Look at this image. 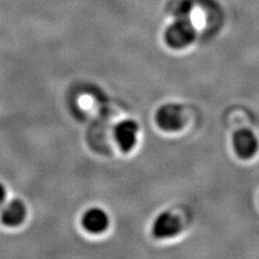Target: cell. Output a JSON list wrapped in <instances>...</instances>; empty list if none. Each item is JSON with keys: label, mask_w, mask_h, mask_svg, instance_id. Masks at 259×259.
<instances>
[{"label": "cell", "mask_w": 259, "mask_h": 259, "mask_svg": "<svg viewBox=\"0 0 259 259\" xmlns=\"http://www.w3.org/2000/svg\"><path fill=\"white\" fill-rule=\"evenodd\" d=\"M156 122L163 131H180L184 125V115L181 106L176 104H166L161 106L156 113Z\"/></svg>", "instance_id": "6da1fadb"}, {"label": "cell", "mask_w": 259, "mask_h": 259, "mask_svg": "<svg viewBox=\"0 0 259 259\" xmlns=\"http://www.w3.org/2000/svg\"><path fill=\"white\" fill-rule=\"evenodd\" d=\"M194 30L188 22L178 21L165 32L166 44L174 49H181L192 42Z\"/></svg>", "instance_id": "7a4b0ae2"}, {"label": "cell", "mask_w": 259, "mask_h": 259, "mask_svg": "<svg viewBox=\"0 0 259 259\" xmlns=\"http://www.w3.org/2000/svg\"><path fill=\"white\" fill-rule=\"evenodd\" d=\"M182 230L180 218L169 212L161 213L152 225V234L157 239H166L176 236Z\"/></svg>", "instance_id": "3957f363"}, {"label": "cell", "mask_w": 259, "mask_h": 259, "mask_svg": "<svg viewBox=\"0 0 259 259\" xmlns=\"http://www.w3.org/2000/svg\"><path fill=\"white\" fill-rule=\"evenodd\" d=\"M233 148L242 159L252 158L258 150V140L256 135L247 128L239 130L233 134Z\"/></svg>", "instance_id": "277c9868"}, {"label": "cell", "mask_w": 259, "mask_h": 259, "mask_svg": "<svg viewBox=\"0 0 259 259\" xmlns=\"http://www.w3.org/2000/svg\"><path fill=\"white\" fill-rule=\"evenodd\" d=\"M27 208L19 199L11 200L4 204L0 212L2 222L8 227H18L26 218Z\"/></svg>", "instance_id": "5b68a950"}, {"label": "cell", "mask_w": 259, "mask_h": 259, "mask_svg": "<svg viewBox=\"0 0 259 259\" xmlns=\"http://www.w3.org/2000/svg\"><path fill=\"white\" fill-rule=\"evenodd\" d=\"M137 132H139V125L133 120H124L116 126L115 137L121 150L127 152L134 147Z\"/></svg>", "instance_id": "8992f818"}, {"label": "cell", "mask_w": 259, "mask_h": 259, "mask_svg": "<svg viewBox=\"0 0 259 259\" xmlns=\"http://www.w3.org/2000/svg\"><path fill=\"white\" fill-rule=\"evenodd\" d=\"M109 218L101 208H90L83 214L82 226L91 233H101L108 228Z\"/></svg>", "instance_id": "52a82bcc"}, {"label": "cell", "mask_w": 259, "mask_h": 259, "mask_svg": "<svg viewBox=\"0 0 259 259\" xmlns=\"http://www.w3.org/2000/svg\"><path fill=\"white\" fill-rule=\"evenodd\" d=\"M6 198H7V190L3 184H0V208L4 206L6 203Z\"/></svg>", "instance_id": "ba28073f"}]
</instances>
